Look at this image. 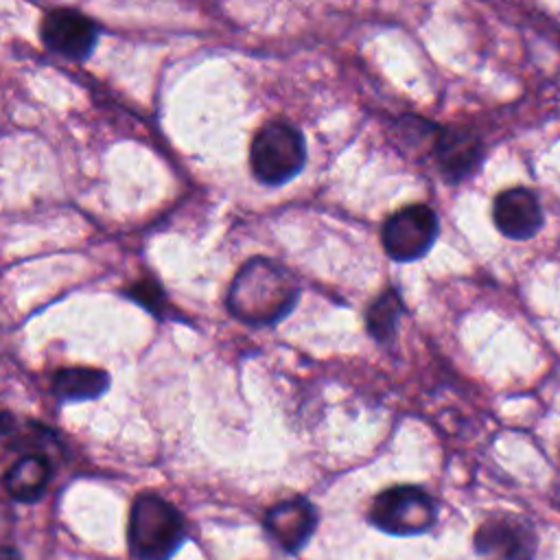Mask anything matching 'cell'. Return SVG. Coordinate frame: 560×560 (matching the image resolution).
<instances>
[{"mask_svg": "<svg viewBox=\"0 0 560 560\" xmlns=\"http://www.w3.org/2000/svg\"><path fill=\"white\" fill-rule=\"evenodd\" d=\"M186 540L182 512L158 492H140L129 510L127 545L136 560H171Z\"/></svg>", "mask_w": 560, "mask_h": 560, "instance_id": "7a4b0ae2", "label": "cell"}, {"mask_svg": "<svg viewBox=\"0 0 560 560\" xmlns=\"http://www.w3.org/2000/svg\"><path fill=\"white\" fill-rule=\"evenodd\" d=\"M52 477V464L46 453L28 451L20 453L4 470L2 483L7 494L18 503H35Z\"/></svg>", "mask_w": 560, "mask_h": 560, "instance_id": "30bf717a", "label": "cell"}, {"mask_svg": "<svg viewBox=\"0 0 560 560\" xmlns=\"http://www.w3.org/2000/svg\"><path fill=\"white\" fill-rule=\"evenodd\" d=\"M125 295L138 304H142L144 308H149L151 313H162L166 300H164V291L155 280H138L133 282L129 289H125Z\"/></svg>", "mask_w": 560, "mask_h": 560, "instance_id": "5bb4252c", "label": "cell"}, {"mask_svg": "<svg viewBox=\"0 0 560 560\" xmlns=\"http://www.w3.org/2000/svg\"><path fill=\"white\" fill-rule=\"evenodd\" d=\"M300 289L293 276L267 258L247 260L234 276L225 306L252 326H267L282 319L298 302Z\"/></svg>", "mask_w": 560, "mask_h": 560, "instance_id": "6da1fadb", "label": "cell"}, {"mask_svg": "<svg viewBox=\"0 0 560 560\" xmlns=\"http://www.w3.org/2000/svg\"><path fill=\"white\" fill-rule=\"evenodd\" d=\"M438 236V217L424 203H411L385 219L381 243L385 252L400 262L424 256Z\"/></svg>", "mask_w": 560, "mask_h": 560, "instance_id": "5b68a950", "label": "cell"}, {"mask_svg": "<svg viewBox=\"0 0 560 560\" xmlns=\"http://www.w3.org/2000/svg\"><path fill=\"white\" fill-rule=\"evenodd\" d=\"M50 389L59 402L96 400L109 389V374L101 368L85 365L61 368L52 374Z\"/></svg>", "mask_w": 560, "mask_h": 560, "instance_id": "7c38bea8", "label": "cell"}, {"mask_svg": "<svg viewBox=\"0 0 560 560\" xmlns=\"http://www.w3.org/2000/svg\"><path fill=\"white\" fill-rule=\"evenodd\" d=\"M435 155L444 177L459 182L477 171L483 158V144L468 129H444L438 138Z\"/></svg>", "mask_w": 560, "mask_h": 560, "instance_id": "8fae6325", "label": "cell"}, {"mask_svg": "<svg viewBox=\"0 0 560 560\" xmlns=\"http://www.w3.org/2000/svg\"><path fill=\"white\" fill-rule=\"evenodd\" d=\"M492 219L497 230L512 241L536 236L545 223V214L536 195L527 188H508L494 197Z\"/></svg>", "mask_w": 560, "mask_h": 560, "instance_id": "9c48e42d", "label": "cell"}, {"mask_svg": "<svg viewBox=\"0 0 560 560\" xmlns=\"http://www.w3.org/2000/svg\"><path fill=\"white\" fill-rule=\"evenodd\" d=\"M368 521L389 536H420L435 525L438 508L424 488L400 483L381 490L372 499Z\"/></svg>", "mask_w": 560, "mask_h": 560, "instance_id": "277c9868", "label": "cell"}, {"mask_svg": "<svg viewBox=\"0 0 560 560\" xmlns=\"http://www.w3.org/2000/svg\"><path fill=\"white\" fill-rule=\"evenodd\" d=\"M402 313V302L398 298V293L394 289H385L370 306H368V313H365V326H368V332L385 343L394 337L396 332V324H398V317Z\"/></svg>", "mask_w": 560, "mask_h": 560, "instance_id": "4fadbf2b", "label": "cell"}, {"mask_svg": "<svg viewBox=\"0 0 560 560\" xmlns=\"http://www.w3.org/2000/svg\"><path fill=\"white\" fill-rule=\"evenodd\" d=\"M317 521V508L308 499L291 497L273 503L265 512L262 527L282 551L298 553L315 534Z\"/></svg>", "mask_w": 560, "mask_h": 560, "instance_id": "52a82bcc", "label": "cell"}, {"mask_svg": "<svg viewBox=\"0 0 560 560\" xmlns=\"http://www.w3.org/2000/svg\"><path fill=\"white\" fill-rule=\"evenodd\" d=\"M304 162V138L287 120H269L256 131L249 147V166L260 184H284L302 171Z\"/></svg>", "mask_w": 560, "mask_h": 560, "instance_id": "3957f363", "label": "cell"}, {"mask_svg": "<svg viewBox=\"0 0 560 560\" xmlns=\"http://www.w3.org/2000/svg\"><path fill=\"white\" fill-rule=\"evenodd\" d=\"M4 560H20V556H18V551L13 549V547H4Z\"/></svg>", "mask_w": 560, "mask_h": 560, "instance_id": "9a60e30c", "label": "cell"}, {"mask_svg": "<svg viewBox=\"0 0 560 560\" xmlns=\"http://www.w3.org/2000/svg\"><path fill=\"white\" fill-rule=\"evenodd\" d=\"M39 33L50 50L74 61L90 57L98 39V26L94 20L74 9L50 11L42 22Z\"/></svg>", "mask_w": 560, "mask_h": 560, "instance_id": "ba28073f", "label": "cell"}, {"mask_svg": "<svg viewBox=\"0 0 560 560\" xmlns=\"http://www.w3.org/2000/svg\"><path fill=\"white\" fill-rule=\"evenodd\" d=\"M472 545L483 560H532L536 553V532L521 516L494 514L477 527Z\"/></svg>", "mask_w": 560, "mask_h": 560, "instance_id": "8992f818", "label": "cell"}]
</instances>
